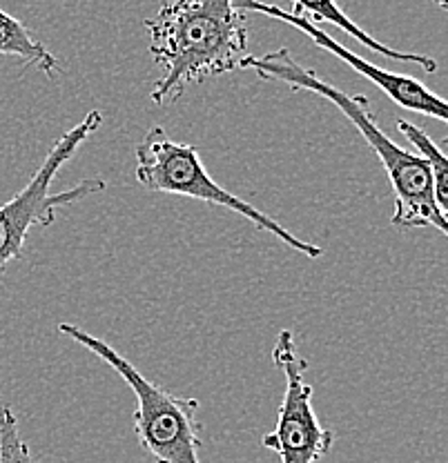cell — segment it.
I'll list each match as a JSON object with an SVG mask.
<instances>
[{
  "instance_id": "obj_1",
  "label": "cell",
  "mask_w": 448,
  "mask_h": 463,
  "mask_svg": "<svg viewBox=\"0 0 448 463\" xmlns=\"http://www.w3.org/2000/svg\"><path fill=\"white\" fill-rule=\"evenodd\" d=\"M149 56L163 67L154 105L181 99L190 85L241 70L248 56V25L237 0H167L148 18Z\"/></svg>"
},
{
  "instance_id": "obj_2",
  "label": "cell",
  "mask_w": 448,
  "mask_h": 463,
  "mask_svg": "<svg viewBox=\"0 0 448 463\" xmlns=\"http://www.w3.org/2000/svg\"><path fill=\"white\" fill-rule=\"evenodd\" d=\"M241 70L254 71L259 80L286 85L292 91H310L335 105L355 129L364 137L368 147L386 170L388 183L393 187L395 210L390 223L399 230L433 228L448 239V223L440 214L433 194V172L426 158L411 149L399 147L393 138L382 132L375 116L370 114V103L366 96H348L337 90L308 67H301L288 47L268 52L262 56H245Z\"/></svg>"
},
{
  "instance_id": "obj_3",
  "label": "cell",
  "mask_w": 448,
  "mask_h": 463,
  "mask_svg": "<svg viewBox=\"0 0 448 463\" xmlns=\"http://www.w3.org/2000/svg\"><path fill=\"white\" fill-rule=\"evenodd\" d=\"M59 332L105 361L132 388L137 399L132 417L134 434L149 459L154 463H201V423L196 421L199 399L176 397L170 390L157 385L120 352L83 327L61 323Z\"/></svg>"
},
{
  "instance_id": "obj_4",
  "label": "cell",
  "mask_w": 448,
  "mask_h": 463,
  "mask_svg": "<svg viewBox=\"0 0 448 463\" xmlns=\"http://www.w3.org/2000/svg\"><path fill=\"white\" fill-rule=\"evenodd\" d=\"M137 156V170L134 176L149 192H158V194H175L186 196V199L204 201L210 205L225 207V210L234 212V214L243 216L259 232H268V234L277 236L281 243L292 248L295 252L303 254L308 259H321L324 250L315 243L299 239L291 230L283 228L281 223L254 207L241 196L233 194V192L224 190L214 178L205 170L201 154L195 145L176 143L170 138V134L163 128L154 125L148 129L143 141L134 149Z\"/></svg>"
},
{
  "instance_id": "obj_5",
  "label": "cell",
  "mask_w": 448,
  "mask_h": 463,
  "mask_svg": "<svg viewBox=\"0 0 448 463\" xmlns=\"http://www.w3.org/2000/svg\"><path fill=\"white\" fill-rule=\"evenodd\" d=\"M100 125H103V114L91 109L79 125H74L54 143L30 183L14 199L0 205V277L7 272L14 260H23L25 257L27 236L33 228H50L62 207L105 192L108 187L105 178H85L70 190L52 192L56 174L74 158L81 145L88 143V138L99 132Z\"/></svg>"
},
{
  "instance_id": "obj_6",
  "label": "cell",
  "mask_w": 448,
  "mask_h": 463,
  "mask_svg": "<svg viewBox=\"0 0 448 463\" xmlns=\"http://www.w3.org/2000/svg\"><path fill=\"white\" fill-rule=\"evenodd\" d=\"M272 364L286 376V392L279 405L277 426L263 434L262 446L277 452L281 463H317L335 443L312 408V385L306 381L308 361L299 354L292 330H281L272 347Z\"/></svg>"
},
{
  "instance_id": "obj_7",
  "label": "cell",
  "mask_w": 448,
  "mask_h": 463,
  "mask_svg": "<svg viewBox=\"0 0 448 463\" xmlns=\"http://www.w3.org/2000/svg\"><path fill=\"white\" fill-rule=\"evenodd\" d=\"M341 61L348 67H353L366 80L377 85L395 105L408 109V112L428 116V118L442 120V123L448 125V100L444 96L435 94L422 80L406 74H395V71L382 70V67L364 61V58L359 54H353V52H344Z\"/></svg>"
},
{
  "instance_id": "obj_8",
  "label": "cell",
  "mask_w": 448,
  "mask_h": 463,
  "mask_svg": "<svg viewBox=\"0 0 448 463\" xmlns=\"http://www.w3.org/2000/svg\"><path fill=\"white\" fill-rule=\"evenodd\" d=\"M291 12L297 14V16L310 18L312 23H317V21L330 23V25L341 29V32L348 33V36H353L355 41L361 43V45L366 47V50L375 52V54L386 56V58H390V61L417 65V67H422L424 71H428V74L437 71V67H440L437 65L435 58H431L426 54H413V52H397V50H393V47L379 43L377 38H373L368 32H366V29H361L357 23H355L353 18H350L348 14L339 7V0H292Z\"/></svg>"
},
{
  "instance_id": "obj_9",
  "label": "cell",
  "mask_w": 448,
  "mask_h": 463,
  "mask_svg": "<svg viewBox=\"0 0 448 463\" xmlns=\"http://www.w3.org/2000/svg\"><path fill=\"white\" fill-rule=\"evenodd\" d=\"M0 54L18 58L27 67L41 70L45 76H56L61 71L56 56L38 38H33L32 29L3 9H0Z\"/></svg>"
},
{
  "instance_id": "obj_10",
  "label": "cell",
  "mask_w": 448,
  "mask_h": 463,
  "mask_svg": "<svg viewBox=\"0 0 448 463\" xmlns=\"http://www.w3.org/2000/svg\"><path fill=\"white\" fill-rule=\"evenodd\" d=\"M397 129L426 158L428 165H431L433 194H435L437 210H440V214L444 216V221L448 223V152L442 149L437 143H433V138L422 128H417L415 123L397 118Z\"/></svg>"
},
{
  "instance_id": "obj_11",
  "label": "cell",
  "mask_w": 448,
  "mask_h": 463,
  "mask_svg": "<svg viewBox=\"0 0 448 463\" xmlns=\"http://www.w3.org/2000/svg\"><path fill=\"white\" fill-rule=\"evenodd\" d=\"M0 463H41L18 430L14 410L0 397Z\"/></svg>"
},
{
  "instance_id": "obj_12",
  "label": "cell",
  "mask_w": 448,
  "mask_h": 463,
  "mask_svg": "<svg viewBox=\"0 0 448 463\" xmlns=\"http://www.w3.org/2000/svg\"><path fill=\"white\" fill-rule=\"evenodd\" d=\"M433 3H435L440 9H444V12H448V0H433Z\"/></svg>"
}]
</instances>
